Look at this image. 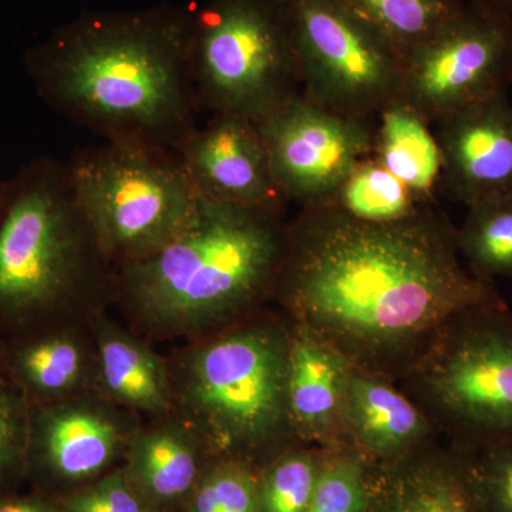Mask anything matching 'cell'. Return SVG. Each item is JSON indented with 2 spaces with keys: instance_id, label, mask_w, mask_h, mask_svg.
Instances as JSON below:
<instances>
[{
  "instance_id": "6da1fadb",
  "label": "cell",
  "mask_w": 512,
  "mask_h": 512,
  "mask_svg": "<svg viewBox=\"0 0 512 512\" xmlns=\"http://www.w3.org/2000/svg\"><path fill=\"white\" fill-rule=\"evenodd\" d=\"M271 301L349 365L399 382L451 319L504 299L468 271L457 227L431 202L390 224L302 207Z\"/></svg>"
},
{
  "instance_id": "7a4b0ae2",
  "label": "cell",
  "mask_w": 512,
  "mask_h": 512,
  "mask_svg": "<svg viewBox=\"0 0 512 512\" xmlns=\"http://www.w3.org/2000/svg\"><path fill=\"white\" fill-rule=\"evenodd\" d=\"M191 29V10L170 3L83 13L26 52V72L43 103L104 141L175 151L201 111Z\"/></svg>"
},
{
  "instance_id": "3957f363",
  "label": "cell",
  "mask_w": 512,
  "mask_h": 512,
  "mask_svg": "<svg viewBox=\"0 0 512 512\" xmlns=\"http://www.w3.org/2000/svg\"><path fill=\"white\" fill-rule=\"evenodd\" d=\"M288 222L284 211L201 197L183 232L116 269V295L156 333L204 338L228 328L271 301Z\"/></svg>"
},
{
  "instance_id": "277c9868",
  "label": "cell",
  "mask_w": 512,
  "mask_h": 512,
  "mask_svg": "<svg viewBox=\"0 0 512 512\" xmlns=\"http://www.w3.org/2000/svg\"><path fill=\"white\" fill-rule=\"evenodd\" d=\"M116 295L67 164L39 157L0 180V340L60 325Z\"/></svg>"
},
{
  "instance_id": "5b68a950",
  "label": "cell",
  "mask_w": 512,
  "mask_h": 512,
  "mask_svg": "<svg viewBox=\"0 0 512 512\" xmlns=\"http://www.w3.org/2000/svg\"><path fill=\"white\" fill-rule=\"evenodd\" d=\"M291 322L264 309L204 336L170 366L174 414L212 458L258 471L296 444L288 402Z\"/></svg>"
},
{
  "instance_id": "8992f818",
  "label": "cell",
  "mask_w": 512,
  "mask_h": 512,
  "mask_svg": "<svg viewBox=\"0 0 512 512\" xmlns=\"http://www.w3.org/2000/svg\"><path fill=\"white\" fill-rule=\"evenodd\" d=\"M447 443L512 440V309L490 303L450 320L397 382Z\"/></svg>"
},
{
  "instance_id": "52a82bcc",
  "label": "cell",
  "mask_w": 512,
  "mask_h": 512,
  "mask_svg": "<svg viewBox=\"0 0 512 512\" xmlns=\"http://www.w3.org/2000/svg\"><path fill=\"white\" fill-rule=\"evenodd\" d=\"M77 201L114 269L154 254L194 220L201 197L167 148L104 141L67 163Z\"/></svg>"
},
{
  "instance_id": "ba28073f",
  "label": "cell",
  "mask_w": 512,
  "mask_h": 512,
  "mask_svg": "<svg viewBox=\"0 0 512 512\" xmlns=\"http://www.w3.org/2000/svg\"><path fill=\"white\" fill-rule=\"evenodd\" d=\"M201 110L259 124L302 94L288 0H207L192 12Z\"/></svg>"
},
{
  "instance_id": "9c48e42d",
  "label": "cell",
  "mask_w": 512,
  "mask_h": 512,
  "mask_svg": "<svg viewBox=\"0 0 512 512\" xmlns=\"http://www.w3.org/2000/svg\"><path fill=\"white\" fill-rule=\"evenodd\" d=\"M302 94L372 120L399 99L403 57L343 0H288Z\"/></svg>"
},
{
  "instance_id": "30bf717a",
  "label": "cell",
  "mask_w": 512,
  "mask_h": 512,
  "mask_svg": "<svg viewBox=\"0 0 512 512\" xmlns=\"http://www.w3.org/2000/svg\"><path fill=\"white\" fill-rule=\"evenodd\" d=\"M511 84V16L466 2L404 59L399 100L436 124Z\"/></svg>"
},
{
  "instance_id": "8fae6325",
  "label": "cell",
  "mask_w": 512,
  "mask_h": 512,
  "mask_svg": "<svg viewBox=\"0 0 512 512\" xmlns=\"http://www.w3.org/2000/svg\"><path fill=\"white\" fill-rule=\"evenodd\" d=\"M140 427L137 413L96 392L30 404L26 480L50 497L92 483L126 457Z\"/></svg>"
},
{
  "instance_id": "7c38bea8",
  "label": "cell",
  "mask_w": 512,
  "mask_h": 512,
  "mask_svg": "<svg viewBox=\"0 0 512 512\" xmlns=\"http://www.w3.org/2000/svg\"><path fill=\"white\" fill-rule=\"evenodd\" d=\"M256 126L279 190L301 208L325 204L373 153L372 120L336 113L303 94Z\"/></svg>"
},
{
  "instance_id": "4fadbf2b",
  "label": "cell",
  "mask_w": 512,
  "mask_h": 512,
  "mask_svg": "<svg viewBox=\"0 0 512 512\" xmlns=\"http://www.w3.org/2000/svg\"><path fill=\"white\" fill-rule=\"evenodd\" d=\"M198 195L238 207L286 211L288 200L276 184L268 151L255 123L212 114L174 151Z\"/></svg>"
},
{
  "instance_id": "5bb4252c",
  "label": "cell",
  "mask_w": 512,
  "mask_h": 512,
  "mask_svg": "<svg viewBox=\"0 0 512 512\" xmlns=\"http://www.w3.org/2000/svg\"><path fill=\"white\" fill-rule=\"evenodd\" d=\"M441 188L471 207L512 194V103L507 93L458 110L436 123Z\"/></svg>"
},
{
  "instance_id": "9a60e30c",
  "label": "cell",
  "mask_w": 512,
  "mask_h": 512,
  "mask_svg": "<svg viewBox=\"0 0 512 512\" xmlns=\"http://www.w3.org/2000/svg\"><path fill=\"white\" fill-rule=\"evenodd\" d=\"M346 446L369 466L389 464L440 441L439 431L402 387L350 365L343 400Z\"/></svg>"
},
{
  "instance_id": "2e32d148",
  "label": "cell",
  "mask_w": 512,
  "mask_h": 512,
  "mask_svg": "<svg viewBox=\"0 0 512 512\" xmlns=\"http://www.w3.org/2000/svg\"><path fill=\"white\" fill-rule=\"evenodd\" d=\"M365 512H480L467 450L437 441L393 463L369 466Z\"/></svg>"
},
{
  "instance_id": "e0dca14e",
  "label": "cell",
  "mask_w": 512,
  "mask_h": 512,
  "mask_svg": "<svg viewBox=\"0 0 512 512\" xmlns=\"http://www.w3.org/2000/svg\"><path fill=\"white\" fill-rule=\"evenodd\" d=\"M349 366L315 333L291 322L288 402L299 443L320 448L346 446L343 400Z\"/></svg>"
},
{
  "instance_id": "ac0fdd59",
  "label": "cell",
  "mask_w": 512,
  "mask_h": 512,
  "mask_svg": "<svg viewBox=\"0 0 512 512\" xmlns=\"http://www.w3.org/2000/svg\"><path fill=\"white\" fill-rule=\"evenodd\" d=\"M0 370L30 404L94 392L96 349L67 322L20 338L0 340Z\"/></svg>"
},
{
  "instance_id": "d6986e66",
  "label": "cell",
  "mask_w": 512,
  "mask_h": 512,
  "mask_svg": "<svg viewBox=\"0 0 512 512\" xmlns=\"http://www.w3.org/2000/svg\"><path fill=\"white\" fill-rule=\"evenodd\" d=\"M207 456L198 434L173 413L138 429L123 470L138 497L157 512L188 500Z\"/></svg>"
},
{
  "instance_id": "ffe728a7",
  "label": "cell",
  "mask_w": 512,
  "mask_h": 512,
  "mask_svg": "<svg viewBox=\"0 0 512 512\" xmlns=\"http://www.w3.org/2000/svg\"><path fill=\"white\" fill-rule=\"evenodd\" d=\"M96 349V386L111 403L154 419L174 413L170 365L120 326L97 319L92 330Z\"/></svg>"
},
{
  "instance_id": "44dd1931",
  "label": "cell",
  "mask_w": 512,
  "mask_h": 512,
  "mask_svg": "<svg viewBox=\"0 0 512 512\" xmlns=\"http://www.w3.org/2000/svg\"><path fill=\"white\" fill-rule=\"evenodd\" d=\"M372 156L424 204L441 188L443 160L433 124L402 100L377 113Z\"/></svg>"
},
{
  "instance_id": "7402d4cb",
  "label": "cell",
  "mask_w": 512,
  "mask_h": 512,
  "mask_svg": "<svg viewBox=\"0 0 512 512\" xmlns=\"http://www.w3.org/2000/svg\"><path fill=\"white\" fill-rule=\"evenodd\" d=\"M323 205L359 221L390 224L412 217L427 204L370 156L356 164Z\"/></svg>"
},
{
  "instance_id": "603a6c76",
  "label": "cell",
  "mask_w": 512,
  "mask_h": 512,
  "mask_svg": "<svg viewBox=\"0 0 512 512\" xmlns=\"http://www.w3.org/2000/svg\"><path fill=\"white\" fill-rule=\"evenodd\" d=\"M457 245L464 265L480 281L494 285L512 279V194L468 207Z\"/></svg>"
},
{
  "instance_id": "cb8c5ba5",
  "label": "cell",
  "mask_w": 512,
  "mask_h": 512,
  "mask_svg": "<svg viewBox=\"0 0 512 512\" xmlns=\"http://www.w3.org/2000/svg\"><path fill=\"white\" fill-rule=\"evenodd\" d=\"M406 59L463 8L464 0H343Z\"/></svg>"
},
{
  "instance_id": "d4e9b609",
  "label": "cell",
  "mask_w": 512,
  "mask_h": 512,
  "mask_svg": "<svg viewBox=\"0 0 512 512\" xmlns=\"http://www.w3.org/2000/svg\"><path fill=\"white\" fill-rule=\"evenodd\" d=\"M323 450L296 444L258 471L261 512H305L322 467Z\"/></svg>"
},
{
  "instance_id": "484cf974",
  "label": "cell",
  "mask_w": 512,
  "mask_h": 512,
  "mask_svg": "<svg viewBox=\"0 0 512 512\" xmlns=\"http://www.w3.org/2000/svg\"><path fill=\"white\" fill-rule=\"evenodd\" d=\"M369 464L353 448L323 450L318 483L305 512H365Z\"/></svg>"
},
{
  "instance_id": "4316f807",
  "label": "cell",
  "mask_w": 512,
  "mask_h": 512,
  "mask_svg": "<svg viewBox=\"0 0 512 512\" xmlns=\"http://www.w3.org/2000/svg\"><path fill=\"white\" fill-rule=\"evenodd\" d=\"M190 512H261L258 471L225 458H212L188 497Z\"/></svg>"
},
{
  "instance_id": "83f0119b",
  "label": "cell",
  "mask_w": 512,
  "mask_h": 512,
  "mask_svg": "<svg viewBox=\"0 0 512 512\" xmlns=\"http://www.w3.org/2000/svg\"><path fill=\"white\" fill-rule=\"evenodd\" d=\"M30 436V402L0 370V495L16 493L26 480Z\"/></svg>"
},
{
  "instance_id": "f1b7e54d",
  "label": "cell",
  "mask_w": 512,
  "mask_h": 512,
  "mask_svg": "<svg viewBox=\"0 0 512 512\" xmlns=\"http://www.w3.org/2000/svg\"><path fill=\"white\" fill-rule=\"evenodd\" d=\"M467 453L480 512H512V440Z\"/></svg>"
},
{
  "instance_id": "f546056e",
  "label": "cell",
  "mask_w": 512,
  "mask_h": 512,
  "mask_svg": "<svg viewBox=\"0 0 512 512\" xmlns=\"http://www.w3.org/2000/svg\"><path fill=\"white\" fill-rule=\"evenodd\" d=\"M56 500L62 512H156L138 497L123 468L110 471Z\"/></svg>"
},
{
  "instance_id": "4dcf8cb0",
  "label": "cell",
  "mask_w": 512,
  "mask_h": 512,
  "mask_svg": "<svg viewBox=\"0 0 512 512\" xmlns=\"http://www.w3.org/2000/svg\"><path fill=\"white\" fill-rule=\"evenodd\" d=\"M0 512H62L55 497L35 491L28 495H0Z\"/></svg>"
},
{
  "instance_id": "1f68e13d",
  "label": "cell",
  "mask_w": 512,
  "mask_h": 512,
  "mask_svg": "<svg viewBox=\"0 0 512 512\" xmlns=\"http://www.w3.org/2000/svg\"><path fill=\"white\" fill-rule=\"evenodd\" d=\"M467 3L484 6V8L497 10L512 18V0H464Z\"/></svg>"
}]
</instances>
